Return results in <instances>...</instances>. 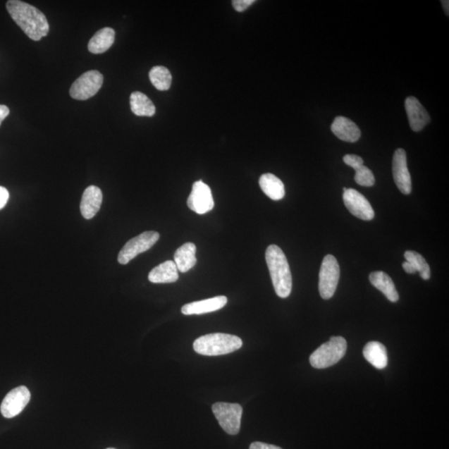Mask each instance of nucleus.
<instances>
[{
	"label": "nucleus",
	"instance_id": "f257e3e1",
	"mask_svg": "<svg viewBox=\"0 0 449 449\" xmlns=\"http://www.w3.org/2000/svg\"><path fill=\"white\" fill-rule=\"evenodd\" d=\"M6 8L13 21L30 39L39 41L49 34L47 18L38 8L20 0H9Z\"/></svg>",
	"mask_w": 449,
	"mask_h": 449
},
{
	"label": "nucleus",
	"instance_id": "f03ea898",
	"mask_svg": "<svg viewBox=\"0 0 449 449\" xmlns=\"http://www.w3.org/2000/svg\"><path fill=\"white\" fill-rule=\"evenodd\" d=\"M266 261L276 295L283 299L288 297L293 290V276L283 251L276 245H269Z\"/></svg>",
	"mask_w": 449,
	"mask_h": 449
},
{
	"label": "nucleus",
	"instance_id": "7ed1b4c3",
	"mask_svg": "<svg viewBox=\"0 0 449 449\" xmlns=\"http://www.w3.org/2000/svg\"><path fill=\"white\" fill-rule=\"evenodd\" d=\"M243 342L233 335L215 333L199 337L193 343L197 354L206 356H219L233 353L242 348Z\"/></svg>",
	"mask_w": 449,
	"mask_h": 449
},
{
	"label": "nucleus",
	"instance_id": "20e7f679",
	"mask_svg": "<svg viewBox=\"0 0 449 449\" xmlns=\"http://www.w3.org/2000/svg\"><path fill=\"white\" fill-rule=\"evenodd\" d=\"M346 350L347 342L343 337H331L330 341L313 352L309 362L314 368L326 369L339 362L345 355Z\"/></svg>",
	"mask_w": 449,
	"mask_h": 449
},
{
	"label": "nucleus",
	"instance_id": "39448f33",
	"mask_svg": "<svg viewBox=\"0 0 449 449\" xmlns=\"http://www.w3.org/2000/svg\"><path fill=\"white\" fill-rule=\"evenodd\" d=\"M340 269L336 258L327 254L324 258L319 274V291L324 300L333 297L339 283Z\"/></svg>",
	"mask_w": 449,
	"mask_h": 449
},
{
	"label": "nucleus",
	"instance_id": "423d86ee",
	"mask_svg": "<svg viewBox=\"0 0 449 449\" xmlns=\"http://www.w3.org/2000/svg\"><path fill=\"white\" fill-rule=\"evenodd\" d=\"M212 411L226 433L235 435L240 432V420L243 413L242 406L220 402L212 405Z\"/></svg>",
	"mask_w": 449,
	"mask_h": 449
},
{
	"label": "nucleus",
	"instance_id": "0eeeda50",
	"mask_svg": "<svg viewBox=\"0 0 449 449\" xmlns=\"http://www.w3.org/2000/svg\"><path fill=\"white\" fill-rule=\"evenodd\" d=\"M160 238V235L156 231H145L129 240L120 251L118 261L121 265H127L128 263L137 257L139 254L145 252L151 249Z\"/></svg>",
	"mask_w": 449,
	"mask_h": 449
},
{
	"label": "nucleus",
	"instance_id": "6e6552de",
	"mask_svg": "<svg viewBox=\"0 0 449 449\" xmlns=\"http://www.w3.org/2000/svg\"><path fill=\"white\" fill-rule=\"evenodd\" d=\"M104 83V76L100 72L91 70L83 73L73 83L69 94L74 99L87 100L97 94Z\"/></svg>",
	"mask_w": 449,
	"mask_h": 449
},
{
	"label": "nucleus",
	"instance_id": "1a4fd4ad",
	"mask_svg": "<svg viewBox=\"0 0 449 449\" xmlns=\"http://www.w3.org/2000/svg\"><path fill=\"white\" fill-rule=\"evenodd\" d=\"M343 200L352 215L364 221H371L374 217L373 207L367 197L352 188H344Z\"/></svg>",
	"mask_w": 449,
	"mask_h": 449
},
{
	"label": "nucleus",
	"instance_id": "9d476101",
	"mask_svg": "<svg viewBox=\"0 0 449 449\" xmlns=\"http://www.w3.org/2000/svg\"><path fill=\"white\" fill-rule=\"evenodd\" d=\"M187 206L190 209L200 215L206 214L214 208L211 190L202 180L194 183L192 192L187 199Z\"/></svg>",
	"mask_w": 449,
	"mask_h": 449
},
{
	"label": "nucleus",
	"instance_id": "9b49d317",
	"mask_svg": "<svg viewBox=\"0 0 449 449\" xmlns=\"http://www.w3.org/2000/svg\"><path fill=\"white\" fill-rule=\"evenodd\" d=\"M31 393L25 386L13 388L4 398L1 408V414L4 418L11 419L21 413L30 401Z\"/></svg>",
	"mask_w": 449,
	"mask_h": 449
},
{
	"label": "nucleus",
	"instance_id": "f8f14e48",
	"mask_svg": "<svg viewBox=\"0 0 449 449\" xmlns=\"http://www.w3.org/2000/svg\"><path fill=\"white\" fill-rule=\"evenodd\" d=\"M392 169L397 187L405 195H409L412 192L411 176L407 166L406 152L402 148L393 154Z\"/></svg>",
	"mask_w": 449,
	"mask_h": 449
},
{
	"label": "nucleus",
	"instance_id": "ddd939ff",
	"mask_svg": "<svg viewBox=\"0 0 449 449\" xmlns=\"http://www.w3.org/2000/svg\"><path fill=\"white\" fill-rule=\"evenodd\" d=\"M405 109L412 130L422 131L430 122L429 114L415 97L406 99Z\"/></svg>",
	"mask_w": 449,
	"mask_h": 449
},
{
	"label": "nucleus",
	"instance_id": "4468645a",
	"mask_svg": "<svg viewBox=\"0 0 449 449\" xmlns=\"http://www.w3.org/2000/svg\"><path fill=\"white\" fill-rule=\"evenodd\" d=\"M103 202V193L101 189L96 186L87 187L82 194L80 211L81 214L87 220L94 219L100 210Z\"/></svg>",
	"mask_w": 449,
	"mask_h": 449
},
{
	"label": "nucleus",
	"instance_id": "2eb2a0df",
	"mask_svg": "<svg viewBox=\"0 0 449 449\" xmlns=\"http://www.w3.org/2000/svg\"><path fill=\"white\" fill-rule=\"evenodd\" d=\"M226 303H228V298L226 296H216V297L185 305L182 308V313L186 316H191V314L214 312L223 308Z\"/></svg>",
	"mask_w": 449,
	"mask_h": 449
},
{
	"label": "nucleus",
	"instance_id": "dca6fc26",
	"mask_svg": "<svg viewBox=\"0 0 449 449\" xmlns=\"http://www.w3.org/2000/svg\"><path fill=\"white\" fill-rule=\"evenodd\" d=\"M331 131L340 140L347 142H357L361 136L357 125L342 116L336 118L331 125Z\"/></svg>",
	"mask_w": 449,
	"mask_h": 449
},
{
	"label": "nucleus",
	"instance_id": "f3484780",
	"mask_svg": "<svg viewBox=\"0 0 449 449\" xmlns=\"http://www.w3.org/2000/svg\"><path fill=\"white\" fill-rule=\"evenodd\" d=\"M344 163L355 170V180L363 187H372L376 183L371 170L364 166V161L360 156L347 154L344 156Z\"/></svg>",
	"mask_w": 449,
	"mask_h": 449
},
{
	"label": "nucleus",
	"instance_id": "a211bd4d",
	"mask_svg": "<svg viewBox=\"0 0 449 449\" xmlns=\"http://www.w3.org/2000/svg\"><path fill=\"white\" fill-rule=\"evenodd\" d=\"M179 279L177 266L173 261H166L152 269L148 280L154 284L174 283Z\"/></svg>",
	"mask_w": 449,
	"mask_h": 449
},
{
	"label": "nucleus",
	"instance_id": "6ab92c4d",
	"mask_svg": "<svg viewBox=\"0 0 449 449\" xmlns=\"http://www.w3.org/2000/svg\"><path fill=\"white\" fill-rule=\"evenodd\" d=\"M196 252V245L192 242L183 244L176 251L174 262L178 271L186 273L195 266L197 262Z\"/></svg>",
	"mask_w": 449,
	"mask_h": 449
},
{
	"label": "nucleus",
	"instance_id": "aec40b11",
	"mask_svg": "<svg viewBox=\"0 0 449 449\" xmlns=\"http://www.w3.org/2000/svg\"><path fill=\"white\" fill-rule=\"evenodd\" d=\"M371 284L386 296L391 302H397L400 296L395 284L388 274L383 271H374L369 275Z\"/></svg>",
	"mask_w": 449,
	"mask_h": 449
},
{
	"label": "nucleus",
	"instance_id": "412c9836",
	"mask_svg": "<svg viewBox=\"0 0 449 449\" xmlns=\"http://www.w3.org/2000/svg\"><path fill=\"white\" fill-rule=\"evenodd\" d=\"M259 184L264 193L271 200L279 201L285 195L284 183L280 178L271 173L263 174Z\"/></svg>",
	"mask_w": 449,
	"mask_h": 449
},
{
	"label": "nucleus",
	"instance_id": "4be33fe9",
	"mask_svg": "<svg viewBox=\"0 0 449 449\" xmlns=\"http://www.w3.org/2000/svg\"><path fill=\"white\" fill-rule=\"evenodd\" d=\"M363 354L364 358L374 367L383 369L387 367L388 355L386 347L379 342L371 341L364 346Z\"/></svg>",
	"mask_w": 449,
	"mask_h": 449
},
{
	"label": "nucleus",
	"instance_id": "5701e85b",
	"mask_svg": "<svg viewBox=\"0 0 449 449\" xmlns=\"http://www.w3.org/2000/svg\"><path fill=\"white\" fill-rule=\"evenodd\" d=\"M114 40L115 31L111 27H104L92 37L87 48L92 54H104L112 47Z\"/></svg>",
	"mask_w": 449,
	"mask_h": 449
},
{
	"label": "nucleus",
	"instance_id": "b1692460",
	"mask_svg": "<svg viewBox=\"0 0 449 449\" xmlns=\"http://www.w3.org/2000/svg\"><path fill=\"white\" fill-rule=\"evenodd\" d=\"M132 112L139 117H152L156 106L147 95L141 92H133L130 97Z\"/></svg>",
	"mask_w": 449,
	"mask_h": 449
},
{
	"label": "nucleus",
	"instance_id": "393cba45",
	"mask_svg": "<svg viewBox=\"0 0 449 449\" xmlns=\"http://www.w3.org/2000/svg\"><path fill=\"white\" fill-rule=\"evenodd\" d=\"M150 81L157 90H168L172 85L173 77L164 66H155L149 72Z\"/></svg>",
	"mask_w": 449,
	"mask_h": 449
},
{
	"label": "nucleus",
	"instance_id": "a878e982",
	"mask_svg": "<svg viewBox=\"0 0 449 449\" xmlns=\"http://www.w3.org/2000/svg\"><path fill=\"white\" fill-rule=\"evenodd\" d=\"M406 262H409L415 267L417 271L419 272L421 277L424 281H428L431 276L430 267L422 254L414 251H407L405 253Z\"/></svg>",
	"mask_w": 449,
	"mask_h": 449
},
{
	"label": "nucleus",
	"instance_id": "bb28decb",
	"mask_svg": "<svg viewBox=\"0 0 449 449\" xmlns=\"http://www.w3.org/2000/svg\"><path fill=\"white\" fill-rule=\"evenodd\" d=\"M254 3V0H234V1H233V6L235 9V11L243 12L245 9L252 6Z\"/></svg>",
	"mask_w": 449,
	"mask_h": 449
},
{
	"label": "nucleus",
	"instance_id": "cd10ccee",
	"mask_svg": "<svg viewBox=\"0 0 449 449\" xmlns=\"http://www.w3.org/2000/svg\"><path fill=\"white\" fill-rule=\"evenodd\" d=\"M9 199V193L6 187L0 186V210L6 206Z\"/></svg>",
	"mask_w": 449,
	"mask_h": 449
},
{
	"label": "nucleus",
	"instance_id": "c85d7f7f",
	"mask_svg": "<svg viewBox=\"0 0 449 449\" xmlns=\"http://www.w3.org/2000/svg\"><path fill=\"white\" fill-rule=\"evenodd\" d=\"M250 449H282V448L275 445H271V444H267L265 443L254 442L251 444V446H250Z\"/></svg>",
	"mask_w": 449,
	"mask_h": 449
},
{
	"label": "nucleus",
	"instance_id": "c756f323",
	"mask_svg": "<svg viewBox=\"0 0 449 449\" xmlns=\"http://www.w3.org/2000/svg\"><path fill=\"white\" fill-rule=\"evenodd\" d=\"M9 114V109L6 105L0 104V126Z\"/></svg>",
	"mask_w": 449,
	"mask_h": 449
},
{
	"label": "nucleus",
	"instance_id": "7c9ffc66",
	"mask_svg": "<svg viewBox=\"0 0 449 449\" xmlns=\"http://www.w3.org/2000/svg\"><path fill=\"white\" fill-rule=\"evenodd\" d=\"M402 268H404L405 271L409 273V274H414V273L417 272L415 267L409 262L402 263Z\"/></svg>",
	"mask_w": 449,
	"mask_h": 449
},
{
	"label": "nucleus",
	"instance_id": "2f4dec72",
	"mask_svg": "<svg viewBox=\"0 0 449 449\" xmlns=\"http://www.w3.org/2000/svg\"><path fill=\"white\" fill-rule=\"evenodd\" d=\"M443 3V6L444 7V11H445V13H447V15L448 16V1H442Z\"/></svg>",
	"mask_w": 449,
	"mask_h": 449
},
{
	"label": "nucleus",
	"instance_id": "473e14b6",
	"mask_svg": "<svg viewBox=\"0 0 449 449\" xmlns=\"http://www.w3.org/2000/svg\"><path fill=\"white\" fill-rule=\"evenodd\" d=\"M106 449H115V448H106Z\"/></svg>",
	"mask_w": 449,
	"mask_h": 449
}]
</instances>
